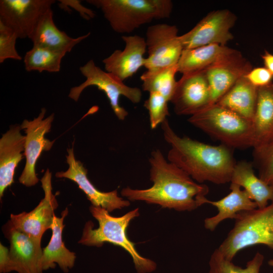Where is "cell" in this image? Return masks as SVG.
<instances>
[{
    "mask_svg": "<svg viewBox=\"0 0 273 273\" xmlns=\"http://www.w3.org/2000/svg\"><path fill=\"white\" fill-rule=\"evenodd\" d=\"M150 180L153 184L146 189L123 188L122 196L131 201H141L178 211H191L204 205L208 187L195 181L186 172L157 149L151 153Z\"/></svg>",
    "mask_w": 273,
    "mask_h": 273,
    "instance_id": "obj_1",
    "label": "cell"
},
{
    "mask_svg": "<svg viewBox=\"0 0 273 273\" xmlns=\"http://www.w3.org/2000/svg\"><path fill=\"white\" fill-rule=\"evenodd\" d=\"M165 141L170 145L167 159L196 182L217 185L231 182L236 163L233 149L223 145L205 144L178 135L166 119L161 124Z\"/></svg>",
    "mask_w": 273,
    "mask_h": 273,
    "instance_id": "obj_2",
    "label": "cell"
},
{
    "mask_svg": "<svg viewBox=\"0 0 273 273\" xmlns=\"http://www.w3.org/2000/svg\"><path fill=\"white\" fill-rule=\"evenodd\" d=\"M89 211L98 221L99 227L94 229L92 221L86 222L82 235L78 243L87 246L102 247L109 243L122 248L132 258L137 273H150L157 268L156 263L142 256L135 248V244L127 235V229L130 221L140 215L139 208L129 211L124 215L115 217L101 207L90 206Z\"/></svg>",
    "mask_w": 273,
    "mask_h": 273,
    "instance_id": "obj_3",
    "label": "cell"
},
{
    "mask_svg": "<svg viewBox=\"0 0 273 273\" xmlns=\"http://www.w3.org/2000/svg\"><path fill=\"white\" fill-rule=\"evenodd\" d=\"M101 10L111 28L129 33L154 20L168 18L172 11L170 0H87Z\"/></svg>",
    "mask_w": 273,
    "mask_h": 273,
    "instance_id": "obj_4",
    "label": "cell"
},
{
    "mask_svg": "<svg viewBox=\"0 0 273 273\" xmlns=\"http://www.w3.org/2000/svg\"><path fill=\"white\" fill-rule=\"evenodd\" d=\"M233 228L217 248L231 261L241 250L263 245L273 252V201L263 208L239 212Z\"/></svg>",
    "mask_w": 273,
    "mask_h": 273,
    "instance_id": "obj_5",
    "label": "cell"
},
{
    "mask_svg": "<svg viewBox=\"0 0 273 273\" xmlns=\"http://www.w3.org/2000/svg\"><path fill=\"white\" fill-rule=\"evenodd\" d=\"M188 121L211 137L233 149L253 148L252 121L218 104L190 116Z\"/></svg>",
    "mask_w": 273,
    "mask_h": 273,
    "instance_id": "obj_6",
    "label": "cell"
},
{
    "mask_svg": "<svg viewBox=\"0 0 273 273\" xmlns=\"http://www.w3.org/2000/svg\"><path fill=\"white\" fill-rule=\"evenodd\" d=\"M79 70L85 80L70 89L68 97L74 101L78 100L85 88L95 86L105 94L118 119L124 120L128 113L120 106V97L124 96L133 104L139 103L142 99V93L139 88L126 85L113 74L104 71L97 66L92 59L80 67Z\"/></svg>",
    "mask_w": 273,
    "mask_h": 273,
    "instance_id": "obj_7",
    "label": "cell"
},
{
    "mask_svg": "<svg viewBox=\"0 0 273 273\" xmlns=\"http://www.w3.org/2000/svg\"><path fill=\"white\" fill-rule=\"evenodd\" d=\"M3 230L10 246L0 244V272L43 273L41 240L18 231L10 221Z\"/></svg>",
    "mask_w": 273,
    "mask_h": 273,
    "instance_id": "obj_8",
    "label": "cell"
},
{
    "mask_svg": "<svg viewBox=\"0 0 273 273\" xmlns=\"http://www.w3.org/2000/svg\"><path fill=\"white\" fill-rule=\"evenodd\" d=\"M236 20V16L229 10L209 12L192 29L179 35L184 50L212 44L226 46L234 38L231 29Z\"/></svg>",
    "mask_w": 273,
    "mask_h": 273,
    "instance_id": "obj_9",
    "label": "cell"
},
{
    "mask_svg": "<svg viewBox=\"0 0 273 273\" xmlns=\"http://www.w3.org/2000/svg\"><path fill=\"white\" fill-rule=\"evenodd\" d=\"M175 25L157 24L146 31L148 56L145 67L154 70L177 64L184 48Z\"/></svg>",
    "mask_w": 273,
    "mask_h": 273,
    "instance_id": "obj_10",
    "label": "cell"
},
{
    "mask_svg": "<svg viewBox=\"0 0 273 273\" xmlns=\"http://www.w3.org/2000/svg\"><path fill=\"white\" fill-rule=\"evenodd\" d=\"M46 113V108H42L36 118L30 121L25 119L20 125L26 133L24 152L26 162L19 181L26 187L33 186L38 182L35 172L36 162L42 152L50 150L54 143L44 138L51 129L54 114L44 118Z\"/></svg>",
    "mask_w": 273,
    "mask_h": 273,
    "instance_id": "obj_11",
    "label": "cell"
},
{
    "mask_svg": "<svg viewBox=\"0 0 273 273\" xmlns=\"http://www.w3.org/2000/svg\"><path fill=\"white\" fill-rule=\"evenodd\" d=\"M54 0H1L0 22L12 29L19 38L30 37Z\"/></svg>",
    "mask_w": 273,
    "mask_h": 273,
    "instance_id": "obj_12",
    "label": "cell"
},
{
    "mask_svg": "<svg viewBox=\"0 0 273 273\" xmlns=\"http://www.w3.org/2000/svg\"><path fill=\"white\" fill-rule=\"evenodd\" d=\"M252 69L251 63L240 52L231 49L218 61L205 69L210 88V105L217 103L240 78Z\"/></svg>",
    "mask_w": 273,
    "mask_h": 273,
    "instance_id": "obj_13",
    "label": "cell"
},
{
    "mask_svg": "<svg viewBox=\"0 0 273 273\" xmlns=\"http://www.w3.org/2000/svg\"><path fill=\"white\" fill-rule=\"evenodd\" d=\"M40 181L44 191V198L34 209L29 212L11 214L10 222L18 231L41 240L44 232L51 229L55 214L54 210L58 207V204L55 196L53 194L52 173L49 169Z\"/></svg>",
    "mask_w": 273,
    "mask_h": 273,
    "instance_id": "obj_14",
    "label": "cell"
},
{
    "mask_svg": "<svg viewBox=\"0 0 273 273\" xmlns=\"http://www.w3.org/2000/svg\"><path fill=\"white\" fill-rule=\"evenodd\" d=\"M170 102L178 115L192 116L209 106L210 93L205 70L183 74Z\"/></svg>",
    "mask_w": 273,
    "mask_h": 273,
    "instance_id": "obj_15",
    "label": "cell"
},
{
    "mask_svg": "<svg viewBox=\"0 0 273 273\" xmlns=\"http://www.w3.org/2000/svg\"><path fill=\"white\" fill-rule=\"evenodd\" d=\"M67 152L66 162L69 165L68 169L65 171L57 172V177L68 178L76 183L93 206L101 207L109 212L130 205L129 200L118 196L117 190L109 192L98 190L88 179L87 169L80 161L76 159L73 147L68 149Z\"/></svg>",
    "mask_w": 273,
    "mask_h": 273,
    "instance_id": "obj_16",
    "label": "cell"
},
{
    "mask_svg": "<svg viewBox=\"0 0 273 273\" xmlns=\"http://www.w3.org/2000/svg\"><path fill=\"white\" fill-rule=\"evenodd\" d=\"M121 38L125 42L124 49L115 50L102 62L107 72L124 81L145 67L147 45L146 39L138 35H123Z\"/></svg>",
    "mask_w": 273,
    "mask_h": 273,
    "instance_id": "obj_17",
    "label": "cell"
},
{
    "mask_svg": "<svg viewBox=\"0 0 273 273\" xmlns=\"http://www.w3.org/2000/svg\"><path fill=\"white\" fill-rule=\"evenodd\" d=\"M20 125H13L0 139V197L14 182L16 168L23 158L25 136Z\"/></svg>",
    "mask_w": 273,
    "mask_h": 273,
    "instance_id": "obj_18",
    "label": "cell"
},
{
    "mask_svg": "<svg viewBox=\"0 0 273 273\" xmlns=\"http://www.w3.org/2000/svg\"><path fill=\"white\" fill-rule=\"evenodd\" d=\"M90 34L88 32L76 38L69 36L57 27L53 19V12L51 9L41 17L29 38L33 46L67 53L87 38Z\"/></svg>",
    "mask_w": 273,
    "mask_h": 273,
    "instance_id": "obj_19",
    "label": "cell"
},
{
    "mask_svg": "<svg viewBox=\"0 0 273 273\" xmlns=\"http://www.w3.org/2000/svg\"><path fill=\"white\" fill-rule=\"evenodd\" d=\"M254 144L257 151L273 142V83L258 88L256 109L252 121Z\"/></svg>",
    "mask_w": 273,
    "mask_h": 273,
    "instance_id": "obj_20",
    "label": "cell"
},
{
    "mask_svg": "<svg viewBox=\"0 0 273 273\" xmlns=\"http://www.w3.org/2000/svg\"><path fill=\"white\" fill-rule=\"evenodd\" d=\"M230 189L231 192L229 194L219 200L211 201L206 197L204 199V204H210L218 211L214 216L204 219V225L206 229L214 231L224 220L234 219L239 212L257 208L256 203L239 186L231 183Z\"/></svg>",
    "mask_w": 273,
    "mask_h": 273,
    "instance_id": "obj_21",
    "label": "cell"
},
{
    "mask_svg": "<svg viewBox=\"0 0 273 273\" xmlns=\"http://www.w3.org/2000/svg\"><path fill=\"white\" fill-rule=\"evenodd\" d=\"M68 213V210L66 208L62 212L61 217L54 215L51 227L52 237L48 245L42 249L41 265L43 271L54 268L58 264L63 272L67 273L75 264V253L65 247L62 240V232L65 226L63 222Z\"/></svg>",
    "mask_w": 273,
    "mask_h": 273,
    "instance_id": "obj_22",
    "label": "cell"
},
{
    "mask_svg": "<svg viewBox=\"0 0 273 273\" xmlns=\"http://www.w3.org/2000/svg\"><path fill=\"white\" fill-rule=\"evenodd\" d=\"M231 183L239 186L246 191L257 208H263L273 201V187L254 173L252 163L246 161L236 162Z\"/></svg>",
    "mask_w": 273,
    "mask_h": 273,
    "instance_id": "obj_23",
    "label": "cell"
},
{
    "mask_svg": "<svg viewBox=\"0 0 273 273\" xmlns=\"http://www.w3.org/2000/svg\"><path fill=\"white\" fill-rule=\"evenodd\" d=\"M257 93L258 88L244 76L216 104L252 121L256 106Z\"/></svg>",
    "mask_w": 273,
    "mask_h": 273,
    "instance_id": "obj_24",
    "label": "cell"
},
{
    "mask_svg": "<svg viewBox=\"0 0 273 273\" xmlns=\"http://www.w3.org/2000/svg\"><path fill=\"white\" fill-rule=\"evenodd\" d=\"M231 49L226 46L212 44L184 50L177 63L178 72L183 75L205 70Z\"/></svg>",
    "mask_w": 273,
    "mask_h": 273,
    "instance_id": "obj_25",
    "label": "cell"
},
{
    "mask_svg": "<svg viewBox=\"0 0 273 273\" xmlns=\"http://www.w3.org/2000/svg\"><path fill=\"white\" fill-rule=\"evenodd\" d=\"M177 64L154 70H147L140 77L143 90L149 93H158L170 102L174 94L177 81Z\"/></svg>",
    "mask_w": 273,
    "mask_h": 273,
    "instance_id": "obj_26",
    "label": "cell"
},
{
    "mask_svg": "<svg viewBox=\"0 0 273 273\" xmlns=\"http://www.w3.org/2000/svg\"><path fill=\"white\" fill-rule=\"evenodd\" d=\"M66 53L33 46L24 57L25 69L28 72H59L61 61Z\"/></svg>",
    "mask_w": 273,
    "mask_h": 273,
    "instance_id": "obj_27",
    "label": "cell"
},
{
    "mask_svg": "<svg viewBox=\"0 0 273 273\" xmlns=\"http://www.w3.org/2000/svg\"><path fill=\"white\" fill-rule=\"evenodd\" d=\"M264 259V255L257 252L242 267L225 258L217 248L210 256L208 273H260Z\"/></svg>",
    "mask_w": 273,
    "mask_h": 273,
    "instance_id": "obj_28",
    "label": "cell"
},
{
    "mask_svg": "<svg viewBox=\"0 0 273 273\" xmlns=\"http://www.w3.org/2000/svg\"><path fill=\"white\" fill-rule=\"evenodd\" d=\"M168 101L161 94L152 92L145 101L144 106L149 115L151 128L155 129L161 124L169 115Z\"/></svg>",
    "mask_w": 273,
    "mask_h": 273,
    "instance_id": "obj_29",
    "label": "cell"
},
{
    "mask_svg": "<svg viewBox=\"0 0 273 273\" xmlns=\"http://www.w3.org/2000/svg\"><path fill=\"white\" fill-rule=\"evenodd\" d=\"M19 38L11 28L0 22V63L7 59L21 60L22 57L16 48V42Z\"/></svg>",
    "mask_w": 273,
    "mask_h": 273,
    "instance_id": "obj_30",
    "label": "cell"
},
{
    "mask_svg": "<svg viewBox=\"0 0 273 273\" xmlns=\"http://www.w3.org/2000/svg\"><path fill=\"white\" fill-rule=\"evenodd\" d=\"M258 164V176L273 187V142L257 151H253Z\"/></svg>",
    "mask_w": 273,
    "mask_h": 273,
    "instance_id": "obj_31",
    "label": "cell"
},
{
    "mask_svg": "<svg viewBox=\"0 0 273 273\" xmlns=\"http://www.w3.org/2000/svg\"><path fill=\"white\" fill-rule=\"evenodd\" d=\"M245 76L257 88L269 84L273 78V75L264 67L252 68Z\"/></svg>",
    "mask_w": 273,
    "mask_h": 273,
    "instance_id": "obj_32",
    "label": "cell"
},
{
    "mask_svg": "<svg viewBox=\"0 0 273 273\" xmlns=\"http://www.w3.org/2000/svg\"><path fill=\"white\" fill-rule=\"evenodd\" d=\"M60 6L62 9L70 10L71 8L78 12L81 16L87 20H90L95 17V13L92 10L86 8L81 4L80 1L77 0H60Z\"/></svg>",
    "mask_w": 273,
    "mask_h": 273,
    "instance_id": "obj_33",
    "label": "cell"
},
{
    "mask_svg": "<svg viewBox=\"0 0 273 273\" xmlns=\"http://www.w3.org/2000/svg\"><path fill=\"white\" fill-rule=\"evenodd\" d=\"M264 67L273 75V54L267 51L261 56Z\"/></svg>",
    "mask_w": 273,
    "mask_h": 273,
    "instance_id": "obj_34",
    "label": "cell"
},
{
    "mask_svg": "<svg viewBox=\"0 0 273 273\" xmlns=\"http://www.w3.org/2000/svg\"><path fill=\"white\" fill-rule=\"evenodd\" d=\"M268 264L273 268V258L268 260Z\"/></svg>",
    "mask_w": 273,
    "mask_h": 273,
    "instance_id": "obj_35",
    "label": "cell"
}]
</instances>
